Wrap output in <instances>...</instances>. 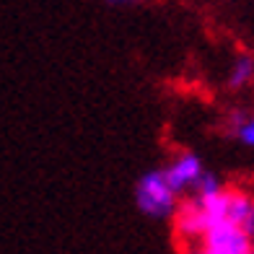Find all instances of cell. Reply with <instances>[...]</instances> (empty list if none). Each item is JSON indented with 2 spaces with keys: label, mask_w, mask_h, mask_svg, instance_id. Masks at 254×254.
<instances>
[{
  "label": "cell",
  "mask_w": 254,
  "mask_h": 254,
  "mask_svg": "<svg viewBox=\"0 0 254 254\" xmlns=\"http://www.w3.org/2000/svg\"><path fill=\"white\" fill-rule=\"evenodd\" d=\"M179 202H182L179 194L169 187V182L164 177V169L145 171L135 184V205L145 218H153V221L174 218Z\"/></svg>",
  "instance_id": "1"
},
{
  "label": "cell",
  "mask_w": 254,
  "mask_h": 254,
  "mask_svg": "<svg viewBox=\"0 0 254 254\" xmlns=\"http://www.w3.org/2000/svg\"><path fill=\"white\" fill-rule=\"evenodd\" d=\"M197 249L202 254H254V244L247 231L231 221L213 223L200 239Z\"/></svg>",
  "instance_id": "2"
},
{
  "label": "cell",
  "mask_w": 254,
  "mask_h": 254,
  "mask_svg": "<svg viewBox=\"0 0 254 254\" xmlns=\"http://www.w3.org/2000/svg\"><path fill=\"white\" fill-rule=\"evenodd\" d=\"M161 169H164V177H166V182H169V187L174 190L179 197H182L184 192H192L194 187H197L200 177L205 174L202 158H200L197 153H192V151L177 153L166 166H161Z\"/></svg>",
  "instance_id": "3"
},
{
  "label": "cell",
  "mask_w": 254,
  "mask_h": 254,
  "mask_svg": "<svg viewBox=\"0 0 254 254\" xmlns=\"http://www.w3.org/2000/svg\"><path fill=\"white\" fill-rule=\"evenodd\" d=\"M171 221H174L177 239L184 244V249H187V247H197L200 239L205 236V231L210 228V221H207L205 210L200 207V202L194 197L182 200Z\"/></svg>",
  "instance_id": "4"
},
{
  "label": "cell",
  "mask_w": 254,
  "mask_h": 254,
  "mask_svg": "<svg viewBox=\"0 0 254 254\" xmlns=\"http://www.w3.org/2000/svg\"><path fill=\"white\" fill-rule=\"evenodd\" d=\"M254 80V57L252 55H236L234 63L228 67V75H226V86L231 91H241L247 88L249 83Z\"/></svg>",
  "instance_id": "5"
},
{
  "label": "cell",
  "mask_w": 254,
  "mask_h": 254,
  "mask_svg": "<svg viewBox=\"0 0 254 254\" xmlns=\"http://www.w3.org/2000/svg\"><path fill=\"white\" fill-rule=\"evenodd\" d=\"M254 213V197L244 190H228V210H226V221L236 223L244 228L249 221V215Z\"/></svg>",
  "instance_id": "6"
},
{
  "label": "cell",
  "mask_w": 254,
  "mask_h": 254,
  "mask_svg": "<svg viewBox=\"0 0 254 254\" xmlns=\"http://www.w3.org/2000/svg\"><path fill=\"white\" fill-rule=\"evenodd\" d=\"M228 127L234 137L244 145V148H254V114H241V112H234L228 120Z\"/></svg>",
  "instance_id": "7"
},
{
  "label": "cell",
  "mask_w": 254,
  "mask_h": 254,
  "mask_svg": "<svg viewBox=\"0 0 254 254\" xmlns=\"http://www.w3.org/2000/svg\"><path fill=\"white\" fill-rule=\"evenodd\" d=\"M223 179L215 174V171L210 169H205V174L200 177L197 182V187L192 190V197H210V194H218V192H223Z\"/></svg>",
  "instance_id": "8"
},
{
  "label": "cell",
  "mask_w": 254,
  "mask_h": 254,
  "mask_svg": "<svg viewBox=\"0 0 254 254\" xmlns=\"http://www.w3.org/2000/svg\"><path fill=\"white\" fill-rule=\"evenodd\" d=\"M244 231H247V236L252 239V244H254V213L249 215V221L244 223Z\"/></svg>",
  "instance_id": "9"
},
{
  "label": "cell",
  "mask_w": 254,
  "mask_h": 254,
  "mask_svg": "<svg viewBox=\"0 0 254 254\" xmlns=\"http://www.w3.org/2000/svg\"><path fill=\"white\" fill-rule=\"evenodd\" d=\"M104 3H109V5H137L140 0H104Z\"/></svg>",
  "instance_id": "10"
},
{
  "label": "cell",
  "mask_w": 254,
  "mask_h": 254,
  "mask_svg": "<svg viewBox=\"0 0 254 254\" xmlns=\"http://www.w3.org/2000/svg\"><path fill=\"white\" fill-rule=\"evenodd\" d=\"M182 254H202V252H200L197 247H187V249H184Z\"/></svg>",
  "instance_id": "11"
}]
</instances>
